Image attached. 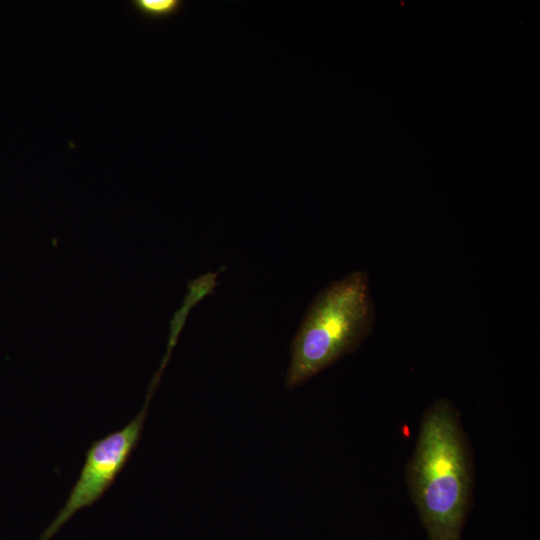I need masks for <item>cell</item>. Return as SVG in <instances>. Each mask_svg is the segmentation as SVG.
Masks as SVG:
<instances>
[{
    "label": "cell",
    "mask_w": 540,
    "mask_h": 540,
    "mask_svg": "<svg viewBox=\"0 0 540 540\" xmlns=\"http://www.w3.org/2000/svg\"><path fill=\"white\" fill-rule=\"evenodd\" d=\"M406 479L429 540H461L473 494V461L451 400L439 398L424 412Z\"/></svg>",
    "instance_id": "6da1fadb"
},
{
    "label": "cell",
    "mask_w": 540,
    "mask_h": 540,
    "mask_svg": "<svg viewBox=\"0 0 540 540\" xmlns=\"http://www.w3.org/2000/svg\"><path fill=\"white\" fill-rule=\"evenodd\" d=\"M153 392L149 389L143 408L125 427L92 442L65 504L39 540H50L77 512L92 506L113 484L140 441Z\"/></svg>",
    "instance_id": "3957f363"
},
{
    "label": "cell",
    "mask_w": 540,
    "mask_h": 540,
    "mask_svg": "<svg viewBox=\"0 0 540 540\" xmlns=\"http://www.w3.org/2000/svg\"><path fill=\"white\" fill-rule=\"evenodd\" d=\"M131 7L142 17L150 20H164L178 14L184 2L181 0H133Z\"/></svg>",
    "instance_id": "277c9868"
},
{
    "label": "cell",
    "mask_w": 540,
    "mask_h": 540,
    "mask_svg": "<svg viewBox=\"0 0 540 540\" xmlns=\"http://www.w3.org/2000/svg\"><path fill=\"white\" fill-rule=\"evenodd\" d=\"M376 320L369 276L355 270L312 300L291 342L286 386L292 389L357 350Z\"/></svg>",
    "instance_id": "7a4b0ae2"
}]
</instances>
